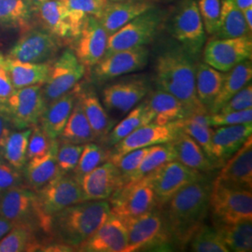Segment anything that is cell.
I'll return each mask as SVG.
<instances>
[{
    "label": "cell",
    "instance_id": "1",
    "mask_svg": "<svg viewBox=\"0 0 252 252\" xmlns=\"http://www.w3.org/2000/svg\"><path fill=\"white\" fill-rule=\"evenodd\" d=\"M211 189L212 181L205 176L179 190L162 207L167 230L177 248L187 247L192 235L204 224Z\"/></svg>",
    "mask_w": 252,
    "mask_h": 252
},
{
    "label": "cell",
    "instance_id": "2",
    "mask_svg": "<svg viewBox=\"0 0 252 252\" xmlns=\"http://www.w3.org/2000/svg\"><path fill=\"white\" fill-rule=\"evenodd\" d=\"M196 60L197 58L180 44L168 46L156 57L154 82L158 89L171 94L181 101L191 114L208 113L196 94Z\"/></svg>",
    "mask_w": 252,
    "mask_h": 252
},
{
    "label": "cell",
    "instance_id": "3",
    "mask_svg": "<svg viewBox=\"0 0 252 252\" xmlns=\"http://www.w3.org/2000/svg\"><path fill=\"white\" fill-rule=\"evenodd\" d=\"M106 200H88L66 207L51 217L50 241L64 244L76 251L110 215Z\"/></svg>",
    "mask_w": 252,
    "mask_h": 252
},
{
    "label": "cell",
    "instance_id": "4",
    "mask_svg": "<svg viewBox=\"0 0 252 252\" xmlns=\"http://www.w3.org/2000/svg\"><path fill=\"white\" fill-rule=\"evenodd\" d=\"M123 221L127 231L125 252H169L177 248L167 230L162 207L157 206L142 215Z\"/></svg>",
    "mask_w": 252,
    "mask_h": 252
},
{
    "label": "cell",
    "instance_id": "5",
    "mask_svg": "<svg viewBox=\"0 0 252 252\" xmlns=\"http://www.w3.org/2000/svg\"><path fill=\"white\" fill-rule=\"evenodd\" d=\"M0 215L13 225L30 226L50 240L51 218L42 212L35 190L27 186L0 193Z\"/></svg>",
    "mask_w": 252,
    "mask_h": 252
},
{
    "label": "cell",
    "instance_id": "6",
    "mask_svg": "<svg viewBox=\"0 0 252 252\" xmlns=\"http://www.w3.org/2000/svg\"><path fill=\"white\" fill-rule=\"evenodd\" d=\"M214 226L229 225L252 220V189L212 181L209 198Z\"/></svg>",
    "mask_w": 252,
    "mask_h": 252
},
{
    "label": "cell",
    "instance_id": "7",
    "mask_svg": "<svg viewBox=\"0 0 252 252\" xmlns=\"http://www.w3.org/2000/svg\"><path fill=\"white\" fill-rule=\"evenodd\" d=\"M165 12L153 6L108 36L106 55L153 42L165 22Z\"/></svg>",
    "mask_w": 252,
    "mask_h": 252
},
{
    "label": "cell",
    "instance_id": "8",
    "mask_svg": "<svg viewBox=\"0 0 252 252\" xmlns=\"http://www.w3.org/2000/svg\"><path fill=\"white\" fill-rule=\"evenodd\" d=\"M172 36L195 58L203 52L207 32L198 9L197 0H183L169 19Z\"/></svg>",
    "mask_w": 252,
    "mask_h": 252
},
{
    "label": "cell",
    "instance_id": "9",
    "mask_svg": "<svg viewBox=\"0 0 252 252\" xmlns=\"http://www.w3.org/2000/svg\"><path fill=\"white\" fill-rule=\"evenodd\" d=\"M34 15L42 28L69 45L80 35L87 18L80 11L67 8L62 0L46 1L34 10Z\"/></svg>",
    "mask_w": 252,
    "mask_h": 252
},
{
    "label": "cell",
    "instance_id": "10",
    "mask_svg": "<svg viewBox=\"0 0 252 252\" xmlns=\"http://www.w3.org/2000/svg\"><path fill=\"white\" fill-rule=\"evenodd\" d=\"M110 212L122 220L142 215L157 207L151 175L127 182L109 197Z\"/></svg>",
    "mask_w": 252,
    "mask_h": 252
},
{
    "label": "cell",
    "instance_id": "11",
    "mask_svg": "<svg viewBox=\"0 0 252 252\" xmlns=\"http://www.w3.org/2000/svg\"><path fill=\"white\" fill-rule=\"evenodd\" d=\"M152 90V82L143 74L126 76L102 91V104L107 111L125 116L142 102Z\"/></svg>",
    "mask_w": 252,
    "mask_h": 252
},
{
    "label": "cell",
    "instance_id": "12",
    "mask_svg": "<svg viewBox=\"0 0 252 252\" xmlns=\"http://www.w3.org/2000/svg\"><path fill=\"white\" fill-rule=\"evenodd\" d=\"M63 45L59 38L44 28L30 27L23 31L8 56L21 62L47 63L53 61Z\"/></svg>",
    "mask_w": 252,
    "mask_h": 252
},
{
    "label": "cell",
    "instance_id": "13",
    "mask_svg": "<svg viewBox=\"0 0 252 252\" xmlns=\"http://www.w3.org/2000/svg\"><path fill=\"white\" fill-rule=\"evenodd\" d=\"M46 106L42 84H37L16 89L0 108L6 111L14 128L23 130L39 123Z\"/></svg>",
    "mask_w": 252,
    "mask_h": 252
},
{
    "label": "cell",
    "instance_id": "14",
    "mask_svg": "<svg viewBox=\"0 0 252 252\" xmlns=\"http://www.w3.org/2000/svg\"><path fill=\"white\" fill-rule=\"evenodd\" d=\"M85 72L86 67L77 58L72 49H65L52 63L49 77L42 85L46 104L72 90Z\"/></svg>",
    "mask_w": 252,
    "mask_h": 252
},
{
    "label": "cell",
    "instance_id": "15",
    "mask_svg": "<svg viewBox=\"0 0 252 252\" xmlns=\"http://www.w3.org/2000/svg\"><path fill=\"white\" fill-rule=\"evenodd\" d=\"M150 50L139 46L108 54L92 67V79L96 83H105L121 76L143 69L149 63Z\"/></svg>",
    "mask_w": 252,
    "mask_h": 252
},
{
    "label": "cell",
    "instance_id": "16",
    "mask_svg": "<svg viewBox=\"0 0 252 252\" xmlns=\"http://www.w3.org/2000/svg\"><path fill=\"white\" fill-rule=\"evenodd\" d=\"M36 192L42 212L50 218L66 207L86 201L80 181L69 173L57 175Z\"/></svg>",
    "mask_w": 252,
    "mask_h": 252
},
{
    "label": "cell",
    "instance_id": "17",
    "mask_svg": "<svg viewBox=\"0 0 252 252\" xmlns=\"http://www.w3.org/2000/svg\"><path fill=\"white\" fill-rule=\"evenodd\" d=\"M204 47L205 63L221 72H227L238 63L252 59V36L212 37Z\"/></svg>",
    "mask_w": 252,
    "mask_h": 252
},
{
    "label": "cell",
    "instance_id": "18",
    "mask_svg": "<svg viewBox=\"0 0 252 252\" xmlns=\"http://www.w3.org/2000/svg\"><path fill=\"white\" fill-rule=\"evenodd\" d=\"M150 175L157 206L160 207H164L182 188L206 176L177 160L164 163Z\"/></svg>",
    "mask_w": 252,
    "mask_h": 252
},
{
    "label": "cell",
    "instance_id": "19",
    "mask_svg": "<svg viewBox=\"0 0 252 252\" xmlns=\"http://www.w3.org/2000/svg\"><path fill=\"white\" fill-rule=\"evenodd\" d=\"M181 131L180 121L173 122L165 126L150 123L141 126L133 133L111 147L109 161H115L122 155L134 150L152 147L154 145L169 143L176 138Z\"/></svg>",
    "mask_w": 252,
    "mask_h": 252
},
{
    "label": "cell",
    "instance_id": "20",
    "mask_svg": "<svg viewBox=\"0 0 252 252\" xmlns=\"http://www.w3.org/2000/svg\"><path fill=\"white\" fill-rule=\"evenodd\" d=\"M108 40V35L98 18L89 15L71 49L86 68H92L105 56Z\"/></svg>",
    "mask_w": 252,
    "mask_h": 252
},
{
    "label": "cell",
    "instance_id": "21",
    "mask_svg": "<svg viewBox=\"0 0 252 252\" xmlns=\"http://www.w3.org/2000/svg\"><path fill=\"white\" fill-rule=\"evenodd\" d=\"M252 123L216 126L212 130L211 153L217 168L222 167L252 135Z\"/></svg>",
    "mask_w": 252,
    "mask_h": 252
},
{
    "label": "cell",
    "instance_id": "22",
    "mask_svg": "<svg viewBox=\"0 0 252 252\" xmlns=\"http://www.w3.org/2000/svg\"><path fill=\"white\" fill-rule=\"evenodd\" d=\"M127 231L122 219L110 213L105 222L81 244L77 252H125Z\"/></svg>",
    "mask_w": 252,
    "mask_h": 252
},
{
    "label": "cell",
    "instance_id": "23",
    "mask_svg": "<svg viewBox=\"0 0 252 252\" xmlns=\"http://www.w3.org/2000/svg\"><path fill=\"white\" fill-rule=\"evenodd\" d=\"M79 181L86 201L108 199L124 185L116 165L110 161L87 173Z\"/></svg>",
    "mask_w": 252,
    "mask_h": 252
},
{
    "label": "cell",
    "instance_id": "24",
    "mask_svg": "<svg viewBox=\"0 0 252 252\" xmlns=\"http://www.w3.org/2000/svg\"><path fill=\"white\" fill-rule=\"evenodd\" d=\"M214 182L252 189V136L225 162Z\"/></svg>",
    "mask_w": 252,
    "mask_h": 252
},
{
    "label": "cell",
    "instance_id": "25",
    "mask_svg": "<svg viewBox=\"0 0 252 252\" xmlns=\"http://www.w3.org/2000/svg\"><path fill=\"white\" fill-rule=\"evenodd\" d=\"M78 98L93 130L95 141L102 145L115 126V121L109 116L99 97L90 87H85L79 83Z\"/></svg>",
    "mask_w": 252,
    "mask_h": 252
},
{
    "label": "cell",
    "instance_id": "26",
    "mask_svg": "<svg viewBox=\"0 0 252 252\" xmlns=\"http://www.w3.org/2000/svg\"><path fill=\"white\" fill-rule=\"evenodd\" d=\"M79 83L57 99L46 106L40 120L39 126L51 139H57L67 123L73 107L78 98Z\"/></svg>",
    "mask_w": 252,
    "mask_h": 252
},
{
    "label": "cell",
    "instance_id": "27",
    "mask_svg": "<svg viewBox=\"0 0 252 252\" xmlns=\"http://www.w3.org/2000/svg\"><path fill=\"white\" fill-rule=\"evenodd\" d=\"M57 150L58 138L53 139L45 154L27 160L23 169L27 187L36 191L60 174L57 165Z\"/></svg>",
    "mask_w": 252,
    "mask_h": 252
},
{
    "label": "cell",
    "instance_id": "28",
    "mask_svg": "<svg viewBox=\"0 0 252 252\" xmlns=\"http://www.w3.org/2000/svg\"><path fill=\"white\" fill-rule=\"evenodd\" d=\"M153 6L147 0L108 2L98 20L109 36Z\"/></svg>",
    "mask_w": 252,
    "mask_h": 252
},
{
    "label": "cell",
    "instance_id": "29",
    "mask_svg": "<svg viewBox=\"0 0 252 252\" xmlns=\"http://www.w3.org/2000/svg\"><path fill=\"white\" fill-rule=\"evenodd\" d=\"M144 100L147 106L154 114L153 123L159 126H165L190 115L186 106L171 94L161 90L150 91Z\"/></svg>",
    "mask_w": 252,
    "mask_h": 252
},
{
    "label": "cell",
    "instance_id": "30",
    "mask_svg": "<svg viewBox=\"0 0 252 252\" xmlns=\"http://www.w3.org/2000/svg\"><path fill=\"white\" fill-rule=\"evenodd\" d=\"M52 62L27 63L5 57V67L14 89H20L37 84H44L51 70Z\"/></svg>",
    "mask_w": 252,
    "mask_h": 252
},
{
    "label": "cell",
    "instance_id": "31",
    "mask_svg": "<svg viewBox=\"0 0 252 252\" xmlns=\"http://www.w3.org/2000/svg\"><path fill=\"white\" fill-rule=\"evenodd\" d=\"M170 143L176 153V160L190 169L204 174L216 169L215 164L211 162L197 142L182 130Z\"/></svg>",
    "mask_w": 252,
    "mask_h": 252
},
{
    "label": "cell",
    "instance_id": "32",
    "mask_svg": "<svg viewBox=\"0 0 252 252\" xmlns=\"http://www.w3.org/2000/svg\"><path fill=\"white\" fill-rule=\"evenodd\" d=\"M252 79V59L238 63L231 70L225 72L222 86L210 108L209 114L218 112L228 100L232 98L235 94L242 90L249 83H251Z\"/></svg>",
    "mask_w": 252,
    "mask_h": 252
},
{
    "label": "cell",
    "instance_id": "33",
    "mask_svg": "<svg viewBox=\"0 0 252 252\" xmlns=\"http://www.w3.org/2000/svg\"><path fill=\"white\" fill-rule=\"evenodd\" d=\"M225 72H221L207 63H198L195 74V89L199 102L209 113L222 86Z\"/></svg>",
    "mask_w": 252,
    "mask_h": 252
},
{
    "label": "cell",
    "instance_id": "34",
    "mask_svg": "<svg viewBox=\"0 0 252 252\" xmlns=\"http://www.w3.org/2000/svg\"><path fill=\"white\" fill-rule=\"evenodd\" d=\"M128 113L129 114H126L124 120H122L118 125L114 126L105 138L102 146L106 148H111L139 127L153 123L155 117L153 111L147 106L145 101L140 102Z\"/></svg>",
    "mask_w": 252,
    "mask_h": 252
},
{
    "label": "cell",
    "instance_id": "35",
    "mask_svg": "<svg viewBox=\"0 0 252 252\" xmlns=\"http://www.w3.org/2000/svg\"><path fill=\"white\" fill-rule=\"evenodd\" d=\"M216 38H233L252 36L246 24L242 10L237 9L229 0H221L220 15L215 33Z\"/></svg>",
    "mask_w": 252,
    "mask_h": 252
},
{
    "label": "cell",
    "instance_id": "36",
    "mask_svg": "<svg viewBox=\"0 0 252 252\" xmlns=\"http://www.w3.org/2000/svg\"><path fill=\"white\" fill-rule=\"evenodd\" d=\"M37 230L27 225H13L0 240V252H38L44 244Z\"/></svg>",
    "mask_w": 252,
    "mask_h": 252
},
{
    "label": "cell",
    "instance_id": "37",
    "mask_svg": "<svg viewBox=\"0 0 252 252\" xmlns=\"http://www.w3.org/2000/svg\"><path fill=\"white\" fill-rule=\"evenodd\" d=\"M58 138L60 141L74 144L84 145L95 141V137L84 114L79 98H77L71 114Z\"/></svg>",
    "mask_w": 252,
    "mask_h": 252
},
{
    "label": "cell",
    "instance_id": "38",
    "mask_svg": "<svg viewBox=\"0 0 252 252\" xmlns=\"http://www.w3.org/2000/svg\"><path fill=\"white\" fill-rule=\"evenodd\" d=\"M34 10L25 0H0V27L25 31L33 27Z\"/></svg>",
    "mask_w": 252,
    "mask_h": 252
},
{
    "label": "cell",
    "instance_id": "39",
    "mask_svg": "<svg viewBox=\"0 0 252 252\" xmlns=\"http://www.w3.org/2000/svg\"><path fill=\"white\" fill-rule=\"evenodd\" d=\"M208 115L209 113H193L188 117L180 120V123L181 130L197 142L207 157L213 162L211 153V136L213 127L209 124Z\"/></svg>",
    "mask_w": 252,
    "mask_h": 252
},
{
    "label": "cell",
    "instance_id": "40",
    "mask_svg": "<svg viewBox=\"0 0 252 252\" xmlns=\"http://www.w3.org/2000/svg\"><path fill=\"white\" fill-rule=\"evenodd\" d=\"M229 252L252 251V220H243L229 225L214 226Z\"/></svg>",
    "mask_w": 252,
    "mask_h": 252
},
{
    "label": "cell",
    "instance_id": "41",
    "mask_svg": "<svg viewBox=\"0 0 252 252\" xmlns=\"http://www.w3.org/2000/svg\"><path fill=\"white\" fill-rule=\"evenodd\" d=\"M176 158L177 156L175 150L170 142L152 146L142 162H140L135 171L128 177L126 183L140 180L157 170L164 163L176 160Z\"/></svg>",
    "mask_w": 252,
    "mask_h": 252
},
{
    "label": "cell",
    "instance_id": "42",
    "mask_svg": "<svg viewBox=\"0 0 252 252\" xmlns=\"http://www.w3.org/2000/svg\"><path fill=\"white\" fill-rule=\"evenodd\" d=\"M31 132L32 127L18 131H11L1 153V157H3L14 168L21 171H23L27 162V145Z\"/></svg>",
    "mask_w": 252,
    "mask_h": 252
},
{
    "label": "cell",
    "instance_id": "43",
    "mask_svg": "<svg viewBox=\"0 0 252 252\" xmlns=\"http://www.w3.org/2000/svg\"><path fill=\"white\" fill-rule=\"evenodd\" d=\"M189 244L191 252H229L216 228L204 224L199 227L190 238Z\"/></svg>",
    "mask_w": 252,
    "mask_h": 252
},
{
    "label": "cell",
    "instance_id": "44",
    "mask_svg": "<svg viewBox=\"0 0 252 252\" xmlns=\"http://www.w3.org/2000/svg\"><path fill=\"white\" fill-rule=\"evenodd\" d=\"M107 161H109V152L104 146L94 142L84 144L80 160L72 171L73 176L80 180L84 175Z\"/></svg>",
    "mask_w": 252,
    "mask_h": 252
},
{
    "label": "cell",
    "instance_id": "45",
    "mask_svg": "<svg viewBox=\"0 0 252 252\" xmlns=\"http://www.w3.org/2000/svg\"><path fill=\"white\" fill-rule=\"evenodd\" d=\"M84 145L58 140L57 165L60 174L72 172L80 160Z\"/></svg>",
    "mask_w": 252,
    "mask_h": 252
},
{
    "label": "cell",
    "instance_id": "46",
    "mask_svg": "<svg viewBox=\"0 0 252 252\" xmlns=\"http://www.w3.org/2000/svg\"><path fill=\"white\" fill-rule=\"evenodd\" d=\"M150 148L151 147L131 151L129 153L122 155L115 161L111 162L116 165L118 170L120 172L124 185L126 184V180L128 179V177L135 171L137 166L140 164V162H142L147 153H149Z\"/></svg>",
    "mask_w": 252,
    "mask_h": 252
},
{
    "label": "cell",
    "instance_id": "47",
    "mask_svg": "<svg viewBox=\"0 0 252 252\" xmlns=\"http://www.w3.org/2000/svg\"><path fill=\"white\" fill-rule=\"evenodd\" d=\"M197 4L206 32L212 36L220 20L221 0H197Z\"/></svg>",
    "mask_w": 252,
    "mask_h": 252
},
{
    "label": "cell",
    "instance_id": "48",
    "mask_svg": "<svg viewBox=\"0 0 252 252\" xmlns=\"http://www.w3.org/2000/svg\"><path fill=\"white\" fill-rule=\"evenodd\" d=\"M22 186H25L23 171L14 168L0 156V193Z\"/></svg>",
    "mask_w": 252,
    "mask_h": 252
},
{
    "label": "cell",
    "instance_id": "49",
    "mask_svg": "<svg viewBox=\"0 0 252 252\" xmlns=\"http://www.w3.org/2000/svg\"><path fill=\"white\" fill-rule=\"evenodd\" d=\"M52 141L53 139L49 138L40 126H33L27 145V160L45 154L49 151Z\"/></svg>",
    "mask_w": 252,
    "mask_h": 252
},
{
    "label": "cell",
    "instance_id": "50",
    "mask_svg": "<svg viewBox=\"0 0 252 252\" xmlns=\"http://www.w3.org/2000/svg\"><path fill=\"white\" fill-rule=\"evenodd\" d=\"M208 120L210 126L212 127L249 124L252 123V108L229 113L217 112L214 114H209Z\"/></svg>",
    "mask_w": 252,
    "mask_h": 252
},
{
    "label": "cell",
    "instance_id": "51",
    "mask_svg": "<svg viewBox=\"0 0 252 252\" xmlns=\"http://www.w3.org/2000/svg\"><path fill=\"white\" fill-rule=\"evenodd\" d=\"M248 108H252V83H249L242 90L235 94L232 98H230L226 102L218 112L229 113L234 111H241Z\"/></svg>",
    "mask_w": 252,
    "mask_h": 252
},
{
    "label": "cell",
    "instance_id": "52",
    "mask_svg": "<svg viewBox=\"0 0 252 252\" xmlns=\"http://www.w3.org/2000/svg\"><path fill=\"white\" fill-rule=\"evenodd\" d=\"M69 8L76 11H80L87 16H94L99 18L108 4V0H62Z\"/></svg>",
    "mask_w": 252,
    "mask_h": 252
},
{
    "label": "cell",
    "instance_id": "53",
    "mask_svg": "<svg viewBox=\"0 0 252 252\" xmlns=\"http://www.w3.org/2000/svg\"><path fill=\"white\" fill-rule=\"evenodd\" d=\"M6 55L0 53V107H3L15 91L5 67Z\"/></svg>",
    "mask_w": 252,
    "mask_h": 252
},
{
    "label": "cell",
    "instance_id": "54",
    "mask_svg": "<svg viewBox=\"0 0 252 252\" xmlns=\"http://www.w3.org/2000/svg\"><path fill=\"white\" fill-rule=\"evenodd\" d=\"M12 127L13 126L10 123L8 114L6 113V111L3 108H0V156H1L5 142L10 134V132L12 131L11 130Z\"/></svg>",
    "mask_w": 252,
    "mask_h": 252
},
{
    "label": "cell",
    "instance_id": "55",
    "mask_svg": "<svg viewBox=\"0 0 252 252\" xmlns=\"http://www.w3.org/2000/svg\"><path fill=\"white\" fill-rule=\"evenodd\" d=\"M12 226L13 224L9 220L0 215V240L12 228Z\"/></svg>",
    "mask_w": 252,
    "mask_h": 252
},
{
    "label": "cell",
    "instance_id": "56",
    "mask_svg": "<svg viewBox=\"0 0 252 252\" xmlns=\"http://www.w3.org/2000/svg\"><path fill=\"white\" fill-rule=\"evenodd\" d=\"M229 1L240 10L252 7V0H229Z\"/></svg>",
    "mask_w": 252,
    "mask_h": 252
},
{
    "label": "cell",
    "instance_id": "57",
    "mask_svg": "<svg viewBox=\"0 0 252 252\" xmlns=\"http://www.w3.org/2000/svg\"><path fill=\"white\" fill-rule=\"evenodd\" d=\"M243 12L244 18L246 21V24L249 27V29L252 31V7L247 8V9L242 10Z\"/></svg>",
    "mask_w": 252,
    "mask_h": 252
},
{
    "label": "cell",
    "instance_id": "58",
    "mask_svg": "<svg viewBox=\"0 0 252 252\" xmlns=\"http://www.w3.org/2000/svg\"><path fill=\"white\" fill-rule=\"evenodd\" d=\"M25 1L27 2V4H28V6H29L31 9H33V10H35L40 4L44 3V2L48 1V0H25Z\"/></svg>",
    "mask_w": 252,
    "mask_h": 252
},
{
    "label": "cell",
    "instance_id": "59",
    "mask_svg": "<svg viewBox=\"0 0 252 252\" xmlns=\"http://www.w3.org/2000/svg\"><path fill=\"white\" fill-rule=\"evenodd\" d=\"M108 2H121V1H126V0H108Z\"/></svg>",
    "mask_w": 252,
    "mask_h": 252
},
{
    "label": "cell",
    "instance_id": "60",
    "mask_svg": "<svg viewBox=\"0 0 252 252\" xmlns=\"http://www.w3.org/2000/svg\"><path fill=\"white\" fill-rule=\"evenodd\" d=\"M147 1H150V2H153V1H159V0H147Z\"/></svg>",
    "mask_w": 252,
    "mask_h": 252
}]
</instances>
